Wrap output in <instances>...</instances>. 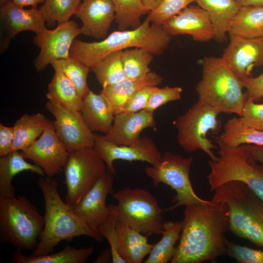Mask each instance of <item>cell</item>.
<instances>
[{"instance_id": "obj_48", "label": "cell", "mask_w": 263, "mask_h": 263, "mask_svg": "<svg viewBox=\"0 0 263 263\" xmlns=\"http://www.w3.org/2000/svg\"><path fill=\"white\" fill-rule=\"evenodd\" d=\"M15 4L24 7L31 6L32 7H38V4L44 3L46 0H11Z\"/></svg>"}, {"instance_id": "obj_30", "label": "cell", "mask_w": 263, "mask_h": 263, "mask_svg": "<svg viewBox=\"0 0 263 263\" xmlns=\"http://www.w3.org/2000/svg\"><path fill=\"white\" fill-rule=\"evenodd\" d=\"M217 139L230 147L243 144L263 146V130L248 127L240 116H235L225 123L223 132Z\"/></svg>"}, {"instance_id": "obj_12", "label": "cell", "mask_w": 263, "mask_h": 263, "mask_svg": "<svg viewBox=\"0 0 263 263\" xmlns=\"http://www.w3.org/2000/svg\"><path fill=\"white\" fill-rule=\"evenodd\" d=\"M45 108L54 116L56 134L68 152L94 147L95 134L87 126L80 111L69 109L53 100H48Z\"/></svg>"}, {"instance_id": "obj_37", "label": "cell", "mask_w": 263, "mask_h": 263, "mask_svg": "<svg viewBox=\"0 0 263 263\" xmlns=\"http://www.w3.org/2000/svg\"><path fill=\"white\" fill-rule=\"evenodd\" d=\"M82 0H46L38 9L48 25L67 22L75 15Z\"/></svg>"}, {"instance_id": "obj_51", "label": "cell", "mask_w": 263, "mask_h": 263, "mask_svg": "<svg viewBox=\"0 0 263 263\" xmlns=\"http://www.w3.org/2000/svg\"><path fill=\"white\" fill-rule=\"evenodd\" d=\"M11 0H0V6L3 5L4 4Z\"/></svg>"}, {"instance_id": "obj_25", "label": "cell", "mask_w": 263, "mask_h": 263, "mask_svg": "<svg viewBox=\"0 0 263 263\" xmlns=\"http://www.w3.org/2000/svg\"><path fill=\"white\" fill-rule=\"evenodd\" d=\"M195 2L208 13L214 30V39L219 42L225 41L231 22L241 6L235 0H196Z\"/></svg>"}, {"instance_id": "obj_22", "label": "cell", "mask_w": 263, "mask_h": 263, "mask_svg": "<svg viewBox=\"0 0 263 263\" xmlns=\"http://www.w3.org/2000/svg\"><path fill=\"white\" fill-rule=\"evenodd\" d=\"M163 80L157 73L150 72L138 79L126 77L121 81L102 88L100 93L108 101L114 115L121 113L126 102L137 91L148 86H157Z\"/></svg>"}, {"instance_id": "obj_6", "label": "cell", "mask_w": 263, "mask_h": 263, "mask_svg": "<svg viewBox=\"0 0 263 263\" xmlns=\"http://www.w3.org/2000/svg\"><path fill=\"white\" fill-rule=\"evenodd\" d=\"M44 217L26 196L0 197V239L17 250H34L42 234Z\"/></svg>"}, {"instance_id": "obj_50", "label": "cell", "mask_w": 263, "mask_h": 263, "mask_svg": "<svg viewBox=\"0 0 263 263\" xmlns=\"http://www.w3.org/2000/svg\"><path fill=\"white\" fill-rule=\"evenodd\" d=\"M240 6H263V0H235Z\"/></svg>"}, {"instance_id": "obj_24", "label": "cell", "mask_w": 263, "mask_h": 263, "mask_svg": "<svg viewBox=\"0 0 263 263\" xmlns=\"http://www.w3.org/2000/svg\"><path fill=\"white\" fill-rule=\"evenodd\" d=\"M80 112L89 129L93 132L108 133L110 131L115 115L108 101L101 93L93 91L83 98Z\"/></svg>"}, {"instance_id": "obj_14", "label": "cell", "mask_w": 263, "mask_h": 263, "mask_svg": "<svg viewBox=\"0 0 263 263\" xmlns=\"http://www.w3.org/2000/svg\"><path fill=\"white\" fill-rule=\"evenodd\" d=\"M20 151L24 158L31 160L49 178L63 170L69 156V152L57 136L51 121L36 141Z\"/></svg>"}, {"instance_id": "obj_35", "label": "cell", "mask_w": 263, "mask_h": 263, "mask_svg": "<svg viewBox=\"0 0 263 263\" xmlns=\"http://www.w3.org/2000/svg\"><path fill=\"white\" fill-rule=\"evenodd\" d=\"M55 71L65 75L74 84L82 98L91 91L87 76L91 68L83 63L70 57L55 60L51 64Z\"/></svg>"}, {"instance_id": "obj_20", "label": "cell", "mask_w": 263, "mask_h": 263, "mask_svg": "<svg viewBox=\"0 0 263 263\" xmlns=\"http://www.w3.org/2000/svg\"><path fill=\"white\" fill-rule=\"evenodd\" d=\"M75 15L82 22L81 34L104 38L115 20V7L112 0H82Z\"/></svg>"}, {"instance_id": "obj_44", "label": "cell", "mask_w": 263, "mask_h": 263, "mask_svg": "<svg viewBox=\"0 0 263 263\" xmlns=\"http://www.w3.org/2000/svg\"><path fill=\"white\" fill-rule=\"evenodd\" d=\"M240 79L246 90V99L256 102L263 97V72L256 77L246 76Z\"/></svg>"}, {"instance_id": "obj_4", "label": "cell", "mask_w": 263, "mask_h": 263, "mask_svg": "<svg viewBox=\"0 0 263 263\" xmlns=\"http://www.w3.org/2000/svg\"><path fill=\"white\" fill-rule=\"evenodd\" d=\"M202 64V78L195 87L197 102L241 116L247 94L240 78L222 57L205 56Z\"/></svg>"}, {"instance_id": "obj_46", "label": "cell", "mask_w": 263, "mask_h": 263, "mask_svg": "<svg viewBox=\"0 0 263 263\" xmlns=\"http://www.w3.org/2000/svg\"><path fill=\"white\" fill-rule=\"evenodd\" d=\"M249 156L263 166V146L244 144Z\"/></svg>"}, {"instance_id": "obj_7", "label": "cell", "mask_w": 263, "mask_h": 263, "mask_svg": "<svg viewBox=\"0 0 263 263\" xmlns=\"http://www.w3.org/2000/svg\"><path fill=\"white\" fill-rule=\"evenodd\" d=\"M219 156L208 162L210 173L207 176L211 191L230 181L245 184L263 202V166L248 155L245 145L230 147L217 139Z\"/></svg>"}, {"instance_id": "obj_1", "label": "cell", "mask_w": 263, "mask_h": 263, "mask_svg": "<svg viewBox=\"0 0 263 263\" xmlns=\"http://www.w3.org/2000/svg\"><path fill=\"white\" fill-rule=\"evenodd\" d=\"M179 243L171 263H215L226 252L225 233L229 230L228 208L221 201L187 206Z\"/></svg>"}, {"instance_id": "obj_49", "label": "cell", "mask_w": 263, "mask_h": 263, "mask_svg": "<svg viewBox=\"0 0 263 263\" xmlns=\"http://www.w3.org/2000/svg\"><path fill=\"white\" fill-rule=\"evenodd\" d=\"M163 0H141L144 8L149 12L155 9Z\"/></svg>"}, {"instance_id": "obj_26", "label": "cell", "mask_w": 263, "mask_h": 263, "mask_svg": "<svg viewBox=\"0 0 263 263\" xmlns=\"http://www.w3.org/2000/svg\"><path fill=\"white\" fill-rule=\"evenodd\" d=\"M24 171L46 176L40 168L26 161L19 150L12 151L0 157V197L15 196V188L12 181L17 174Z\"/></svg>"}, {"instance_id": "obj_45", "label": "cell", "mask_w": 263, "mask_h": 263, "mask_svg": "<svg viewBox=\"0 0 263 263\" xmlns=\"http://www.w3.org/2000/svg\"><path fill=\"white\" fill-rule=\"evenodd\" d=\"M14 137L13 127H7L0 123V157L12 151Z\"/></svg>"}, {"instance_id": "obj_23", "label": "cell", "mask_w": 263, "mask_h": 263, "mask_svg": "<svg viewBox=\"0 0 263 263\" xmlns=\"http://www.w3.org/2000/svg\"><path fill=\"white\" fill-rule=\"evenodd\" d=\"M117 252L125 263H141L149 255L153 244L147 236L136 230L118 218L116 222Z\"/></svg>"}, {"instance_id": "obj_15", "label": "cell", "mask_w": 263, "mask_h": 263, "mask_svg": "<svg viewBox=\"0 0 263 263\" xmlns=\"http://www.w3.org/2000/svg\"><path fill=\"white\" fill-rule=\"evenodd\" d=\"M95 134L94 149L106 165L107 169L114 175L113 163L116 160L132 162H147L151 166L159 163L162 154L153 140L149 137L142 138L141 143L136 146L118 145L104 139L102 135Z\"/></svg>"}, {"instance_id": "obj_39", "label": "cell", "mask_w": 263, "mask_h": 263, "mask_svg": "<svg viewBox=\"0 0 263 263\" xmlns=\"http://www.w3.org/2000/svg\"><path fill=\"white\" fill-rule=\"evenodd\" d=\"M110 213L105 221L99 227V234L107 239L111 250L113 263H125L117 252L116 222L118 212L116 205H110Z\"/></svg>"}, {"instance_id": "obj_32", "label": "cell", "mask_w": 263, "mask_h": 263, "mask_svg": "<svg viewBox=\"0 0 263 263\" xmlns=\"http://www.w3.org/2000/svg\"><path fill=\"white\" fill-rule=\"evenodd\" d=\"M46 97L69 109L80 111L82 97L74 84L60 72L55 71L48 85Z\"/></svg>"}, {"instance_id": "obj_19", "label": "cell", "mask_w": 263, "mask_h": 263, "mask_svg": "<svg viewBox=\"0 0 263 263\" xmlns=\"http://www.w3.org/2000/svg\"><path fill=\"white\" fill-rule=\"evenodd\" d=\"M153 113L143 110L134 113L122 112L117 114L110 131L102 137L115 145H139L142 140L140 137L141 132L156 125Z\"/></svg>"}, {"instance_id": "obj_21", "label": "cell", "mask_w": 263, "mask_h": 263, "mask_svg": "<svg viewBox=\"0 0 263 263\" xmlns=\"http://www.w3.org/2000/svg\"><path fill=\"white\" fill-rule=\"evenodd\" d=\"M0 17L6 32L4 46L17 34L31 31L36 35L45 30V20L38 7L24 9L11 0L0 6Z\"/></svg>"}, {"instance_id": "obj_10", "label": "cell", "mask_w": 263, "mask_h": 263, "mask_svg": "<svg viewBox=\"0 0 263 263\" xmlns=\"http://www.w3.org/2000/svg\"><path fill=\"white\" fill-rule=\"evenodd\" d=\"M193 161L192 157L186 158L166 151L162 155L158 164L145 169L146 174L151 179L154 187L157 188L160 183H163L175 191L176 195L172 199L174 204L166 210L209 201L199 197L192 188L189 171Z\"/></svg>"}, {"instance_id": "obj_11", "label": "cell", "mask_w": 263, "mask_h": 263, "mask_svg": "<svg viewBox=\"0 0 263 263\" xmlns=\"http://www.w3.org/2000/svg\"><path fill=\"white\" fill-rule=\"evenodd\" d=\"M107 166L94 148L69 152L64 167L65 202L73 208L107 172Z\"/></svg>"}, {"instance_id": "obj_17", "label": "cell", "mask_w": 263, "mask_h": 263, "mask_svg": "<svg viewBox=\"0 0 263 263\" xmlns=\"http://www.w3.org/2000/svg\"><path fill=\"white\" fill-rule=\"evenodd\" d=\"M222 58L239 77L251 76L255 66L263 65V37L246 38L229 35Z\"/></svg>"}, {"instance_id": "obj_13", "label": "cell", "mask_w": 263, "mask_h": 263, "mask_svg": "<svg viewBox=\"0 0 263 263\" xmlns=\"http://www.w3.org/2000/svg\"><path fill=\"white\" fill-rule=\"evenodd\" d=\"M81 34L80 27L74 20L58 24L54 29L46 28L33 38L40 48L34 61L36 71L42 72L53 61L70 57V51L75 38Z\"/></svg>"}, {"instance_id": "obj_29", "label": "cell", "mask_w": 263, "mask_h": 263, "mask_svg": "<svg viewBox=\"0 0 263 263\" xmlns=\"http://www.w3.org/2000/svg\"><path fill=\"white\" fill-rule=\"evenodd\" d=\"M94 251L93 246L76 248L67 245L61 250L39 256L25 255L16 250L13 253L12 263H85Z\"/></svg>"}, {"instance_id": "obj_31", "label": "cell", "mask_w": 263, "mask_h": 263, "mask_svg": "<svg viewBox=\"0 0 263 263\" xmlns=\"http://www.w3.org/2000/svg\"><path fill=\"white\" fill-rule=\"evenodd\" d=\"M183 221H166L161 239L153 244L148 258L144 263H167L172 260L176 250L175 244L180 239Z\"/></svg>"}, {"instance_id": "obj_3", "label": "cell", "mask_w": 263, "mask_h": 263, "mask_svg": "<svg viewBox=\"0 0 263 263\" xmlns=\"http://www.w3.org/2000/svg\"><path fill=\"white\" fill-rule=\"evenodd\" d=\"M171 38L162 25L152 23L147 17L137 28L115 31L99 41L87 42L75 39L70 57L92 69L110 53L131 48H142L154 55H161Z\"/></svg>"}, {"instance_id": "obj_16", "label": "cell", "mask_w": 263, "mask_h": 263, "mask_svg": "<svg viewBox=\"0 0 263 263\" xmlns=\"http://www.w3.org/2000/svg\"><path fill=\"white\" fill-rule=\"evenodd\" d=\"M114 175L107 169L72 208L78 217L97 230L110 213V206L106 205V198L109 194L113 193Z\"/></svg>"}, {"instance_id": "obj_42", "label": "cell", "mask_w": 263, "mask_h": 263, "mask_svg": "<svg viewBox=\"0 0 263 263\" xmlns=\"http://www.w3.org/2000/svg\"><path fill=\"white\" fill-rule=\"evenodd\" d=\"M240 117L247 126L263 130V103L246 99Z\"/></svg>"}, {"instance_id": "obj_34", "label": "cell", "mask_w": 263, "mask_h": 263, "mask_svg": "<svg viewBox=\"0 0 263 263\" xmlns=\"http://www.w3.org/2000/svg\"><path fill=\"white\" fill-rule=\"evenodd\" d=\"M154 55L142 48H131L122 52V62L127 78L138 79L151 72L149 65Z\"/></svg>"}, {"instance_id": "obj_43", "label": "cell", "mask_w": 263, "mask_h": 263, "mask_svg": "<svg viewBox=\"0 0 263 263\" xmlns=\"http://www.w3.org/2000/svg\"><path fill=\"white\" fill-rule=\"evenodd\" d=\"M156 88L157 86H148L137 91L126 102L121 113H134L144 110Z\"/></svg>"}, {"instance_id": "obj_33", "label": "cell", "mask_w": 263, "mask_h": 263, "mask_svg": "<svg viewBox=\"0 0 263 263\" xmlns=\"http://www.w3.org/2000/svg\"><path fill=\"white\" fill-rule=\"evenodd\" d=\"M122 52L110 53L91 69L102 88L115 84L126 77L122 62Z\"/></svg>"}, {"instance_id": "obj_18", "label": "cell", "mask_w": 263, "mask_h": 263, "mask_svg": "<svg viewBox=\"0 0 263 263\" xmlns=\"http://www.w3.org/2000/svg\"><path fill=\"white\" fill-rule=\"evenodd\" d=\"M170 36L188 35L193 40L214 39V30L208 13L199 6H188L162 25Z\"/></svg>"}, {"instance_id": "obj_27", "label": "cell", "mask_w": 263, "mask_h": 263, "mask_svg": "<svg viewBox=\"0 0 263 263\" xmlns=\"http://www.w3.org/2000/svg\"><path fill=\"white\" fill-rule=\"evenodd\" d=\"M50 121L40 113L22 115L13 126L14 137L12 151H22L31 145L42 134Z\"/></svg>"}, {"instance_id": "obj_40", "label": "cell", "mask_w": 263, "mask_h": 263, "mask_svg": "<svg viewBox=\"0 0 263 263\" xmlns=\"http://www.w3.org/2000/svg\"><path fill=\"white\" fill-rule=\"evenodd\" d=\"M225 255L241 263H263V250L255 249L225 241Z\"/></svg>"}, {"instance_id": "obj_9", "label": "cell", "mask_w": 263, "mask_h": 263, "mask_svg": "<svg viewBox=\"0 0 263 263\" xmlns=\"http://www.w3.org/2000/svg\"><path fill=\"white\" fill-rule=\"evenodd\" d=\"M221 112L210 106L196 102L184 114L175 119L173 124L177 130V141L187 152L200 150L206 153L210 160L216 161L218 157L212 151L217 146L207 137L211 131L219 132L221 122L218 119Z\"/></svg>"}, {"instance_id": "obj_2", "label": "cell", "mask_w": 263, "mask_h": 263, "mask_svg": "<svg viewBox=\"0 0 263 263\" xmlns=\"http://www.w3.org/2000/svg\"><path fill=\"white\" fill-rule=\"evenodd\" d=\"M38 185L43 194L45 213L43 231L33 256L52 253L55 247L64 240L71 241L75 237L84 235L98 242L104 238L78 217L60 197L58 184L47 176H40Z\"/></svg>"}, {"instance_id": "obj_5", "label": "cell", "mask_w": 263, "mask_h": 263, "mask_svg": "<svg viewBox=\"0 0 263 263\" xmlns=\"http://www.w3.org/2000/svg\"><path fill=\"white\" fill-rule=\"evenodd\" d=\"M212 200L228 208L229 230L263 247V202L245 184L228 182L214 190Z\"/></svg>"}, {"instance_id": "obj_36", "label": "cell", "mask_w": 263, "mask_h": 263, "mask_svg": "<svg viewBox=\"0 0 263 263\" xmlns=\"http://www.w3.org/2000/svg\"><path fill=\"white\" fill-rule=\"evenodd\" d=\"M115 10V21L120 30L135 29L141 24V18L149 12L141 0H112Z\"/></svg>"}, {"instance_id": "obj_47", "label": "cell", "mask_w": 263, "mask_h": 263, "mask_svg": "<svg viewBox=\"0 0 263 263\" xmlns=\"http://www.w3.org/2000/svg\"><path fill=\"white\" fill-rule=\"evenodd\" d=\"M112 263V254L110 248L103 250L97 258L93 262L94 263Z\"/></svg>"}, {"instance_id": "obj_28", "label": "cell", "mask_w": 263, "mask_h": 263, "mask_svg": "<svg viewBox=\"0 0 263 263\" xmlns=\"http://www.w3.org/2000/svg\"><path fill=\"white\" fill-rule=\"evenodd\" d=\"M228 34L246 38L263 37V6H241L231 22Z\"/></svg>"}, {"instance_id": "obj_8", "label": "cell", "mask_w": 263, "mask_h": 263, "mask_svg": "<svg viewBox=\"0 0 263 263\" xmlns=\"http://www.w3.org/2000/svg\"><path fill=\"white\" fill-rule=\"evenodd\" d=\"M113 195L117 202L116 207L119 219L143 234L162 235L163 210L157 199L148 190L126 187Z\"/></svg>"}, {"instance_id": "obj_41", "label": "cell", "mask_w": 263, "mask_h": 263, "mask_svg": "<svg viewBox=\"0 0 263 263\" xmlns=\"http://www.w3.org/2000/svg\"><path fill=\"white\" fill-rule=\"evenodd\" d=\"M183 89L180 87H157L151 95L145 110L154 113L160 106L170 101L180 100Z\"/></svg>"}, {"instance_id": "obj_38", "label": "cell", "mask_w": 263, "mask_h": 263, "mask_svg": "<svg viewBox=\"0 0 263 263\" xmlns=\"http://www.w3.org/2000/svg\"><path fill=\"white\" fill-rule=\"evenodd\" d=\"M196 0H163L147 17L152 23L162 25Z\"/></svg>"}]
</instances>
